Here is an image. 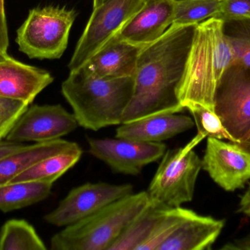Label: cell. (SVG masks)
<instances>
[{"instance_id":"36","label":"cell","mask_w":250,"mask_h":250,"mask_svg":"<svg viewBox=\"0 0 250 250\" xmlns=\"http://www.w3.org/2000/svg\"><path fill=\"white\" fill-rule=\"evenodd\" d=\"M0 12L2 14L5 15V9H4V0H0Z\"/></svg>"},{"instance_id":"5","label":"cell","mask_w":250,"mask_h":250,"mask_svg":"<svg viewBox=\"0 0 250 250\" xmlns=\"http://www.w3.org/2000/svg\"><path fill=\"white\" fill-rule=\"evenodd\" d=\"M205 138L198 134L183 148L166 151L147 191L151 202L174 208L192 201L202 169L193 149Z\"/></svg>"},{"instance_id":"7","label":"cell","mask_w":250,"mask_h":250,"mask_svg":"<svg viewBox=\"0 0 250 250\" xmlns=\"http://www.w3.org/2000/svg\"><path fill=\"white\" fill-rule=\"evenodd\" d=\"M146 0H106L93 8L68 65L78 70L111 39L143 7Z\"/></svg>"},{"instance_id":"20","label":"cell","mask_w":250,"mask_h":250,"mask_svg":"<svg viewBox=\"0 0 250 250\" xmlns=\"http://www.w3.org/2000/svg\"><path fill=\"white\" fill-rule=\"evenodd\" d=\"M82 156V148L59 153L42 159L10 183L23 182H38L53 184L70 169L74 167Z\"/></svg>"},{"instance_id":"13","label":"cell","mask_w":250,"mask_h":250,"mask_svg":"<svg viewBox=\"0 0 250 250\" xmlns=\"http://www.w3.org/2000/svg\"><path fill=\"white\" fill-rule=\"evenodd\" d=\"M175 2L176 0H146L114 36L142 47L152 44L173 24Z\"/></svg>"},{"instance_id":"31","label":"cell","mask_w":250,"mask_h":250,"mask_svg":"<svg viewBox=\"0 0 250 250\" xmlns=\"http://www.w3.org/2000/svg\"><path fill=\"white\" fill-rule=\"evenodd\" d=\"M23 143H17V142H10L8 140H2L0 142V159L5 156L20 149L24 146Z\"/></svg>"},{"instance_id":"16","label":"cell","mask_w":250,"mask_h":250,"mask_svg":"<svg viewBox=\"0 0 250 250\" xmlns=\"http://www.w3.org/2000/svg\"><path fill=\"white\" fill-rule=\"evenodd\" d=\"M193 119L179 113L148 116L120 124L116 137L146 142H162L192 129Z\"/></svg>"},{"instance_id":"12","label":"cell","mask_w":250,"mask_h":250,"mask_svg":"<svg viewBox=\"0 0 250 250\" xmlns=\"http://www.w3.org/2000/svg\"><path fill=\"white\" fill-rule=\"evenodd\" d=\"M202 169L227 192L242 189L250 179V157L233 142L207 137Z\"/></svg>"},{"instance_id":"19","label":"cell","mask_w":250,"mask_h":250,"mask_svg":"<svg viewBox=\"0 0 250 250\" xmlns=\"http://www.w3.org/2000/svg\"><path fill=\"white\" fill-rule=\"evenodd\" d=\"M168 207L149 201L130 222L108 250H137L151 234Z\"/></svg>"},{"instance_id":"29","label":"cell","mask_w":250,"mask_h":250,"mask_svg":"<svg viewBox=\"0 0 250 250\" xmlns=\"http://www.w3.org/2000/svg\"><path fill=\"white\" fill-rule=\"evenodd\" d=\"M8 46L9 38L6 15L0 12V51L7 53Z\"/></svg>"},{"instance_id":"2","label":"cell","mask_w":250,"mask_h":250,"mask_svg":"<svg viewBox=\"0 0 250 250\" xmlns=\"http://www.w3.org/2000/svg\"><path fill=\"white\" fill-rule=\"evenodd\" d=\"M223 24L220 19L210 18L197 25L179 91V101L185 109L193 103L214 111L216 88L222 75L234 60Z\"/></svg>"},{"instance_id":"32","label":"cell","mask_w":250,"mask_h":250,"mask_svg":"<svg viewBox=\"0 0 250 250\" xmlns=\"http://www.w3.org/2000/svg\"><path fill=\"white\" fill-rule=\"evenodd\" d=\"M237 212L250 217V184L245 193L241 197Z\"/></svg>"},{"instance_id":"18","label":"cell","mask_w":250,"mask_h":250,"mask_svg":"<svg viewBox=\"0 0 250 250\" xmlns=\"http://www.w3.org/2000/svg\"><path fill=\"white\" fill-rule=\"evenodd\" d=\"M79 148L76 142L62 139L25 145L0 159V185L10 183L42 159Z\"/></svg>"},{"instance_id":"30","label":"cell","mask_w":250,"mask_h":250,"mask_svg":"<svg viewBox=\"0 0 250 250\" xmlns=\"http://www.w3.org/2000/svg\"><path fill=\"white\" fill-rule=\"evenodd\" d=\"M223 250H250V233L242 239H236L230 243L226 244Z\"/></svg>"},{"instance_id":"33","label":"cell","mask_w":250,"mask_h":250,"mask_svg":"<svg viewBox=\"0 0 250 250\" xmlns=\"http://www.w3.org/2000/svg\"><path fill=\"white\" fill-rule=\"evenodd\" d=\"M234 143L236 146L239 147L242 151L248 154L250 157V127L240 139Z\"/></svg>"},{"instance_id":"17","label":"cell","mask_w":250,"mask_h":250,"mask_svg":"<svg viewBox=\"0 0 250 250\" xmlns=\"http://www.w3.org/2000/svg\"><path fill=\"white\" fill-rule=\"evenodd\" d=\"M224 226V220L201 216L192 211L179 228L157 250L211 249Z\"/></svg>"},{"instance_id":"24","label":"cell","mask_w":250,"mask_h":250,"mask_svg":"<svg viewBox=\"0 0 250 250\" xmlns=\"http://www.w3.org/2000/svg\"><path fill=\"white\" fill-rule=\"evenodd\" d=\"M225 36L231 46L236 63L250 68V17L223 21Z\"/></svg>"},{"instance_id":"34","label":"cell","mask_w":250,"mask_h":250,"mask_svg":"<svg viewBox=\"0 0 250 250\" xmlns=\"http://www.w3.org/2000/svg\"><path fill=\"white\" fill-rule=\"evenodd\" d=\"M10 57H11L7 53L2 52V51H0V63L8 60Z\"/></svg>"},{"instance_id":"26","label":"cell","mask_w":250,"mask_h":250,"mask_svg":"<svg viewBox=\"0 0 250 250\" xmlns=\"http://www.w3.org/2000/svg\"><path fill=\"white\" fill-rule=\"evenodd\" d=\"M193 117L198 134L206 137L216 138L218 139H228L233 142L230 135L223 126L221 120L214 110H210L199 104H189L185 106Z\"/></svg>"},{"instance_id":"1","label":"cell","mask_w":250,"mask_h":250,"mask_svg":"<svg viewBox=\"0 0 250 250\" xmlns=\"http://www.w3.org/2000/svg\"><path fill=\"white\" fill-rule=\"evenodd\" d=\"M197 25L172 24L158 40L143 48L133 76L132 98L122 124L185 110L179 101V91Z\"/></svg>"},{"instance_id":"3","label":"cell","mask_w":250,"mask_h":250,"mask_svg":"<svg viewBox=\"0 0 250 250\" xmlns=\"http://www.w3.org/2000/svg\"><path fill=\"white\" fill-rule=\"evenodd\" d=\"M133 88V76L101 79L88 76L78 69L70 71L62 85V92L79 126L98 131L122 124Z\"/></svg>"},{"instance_id":"22","label":"cell","mask_w":250,"mask_h":250,"mask_svg":"<svg viewBox=\"0 0 250 250\" xmlns=\"http://www.w3.org/2000/svg\"><path fill=\"white\" fill-rule=\"evenodd\" d=\"M35 227L24 220L12 219L0 230V250H45Z\"/></svg>"},{"instance_id":"4","label":"cell","mask_w":250,"mask_h":250,"mask_svg":"<svg viewBox=\"0 0 250 250\" xmlns=\"http://www.w3.org/2000/svg\"><path fill=\"white\" fill-rule=\"evenodd\" d=\"M149 201L147 192L132 193L114 201L54 235L51 249L108 250Z\"/></svg>"},{"instance_id":"14","label":"cell","mask_w":250,"mask_h":250,"mask_svg":"<svg viewBox=\"0 0 250 250\" xmlns=\"http://www.w3.org/2000/svg\"><path fill=\"white\" fill-rule=\"evenodd\" d=\"M144 48L114 36L79 69L88 76L101 79L134 76Z\"/></svg>"},{"instance_id":"35","label":"cell","mask_w":250,"mask_h":250,"mask_svg":"<svg viewBox=\"0 0 250 250\" xmlns=\"http://www.w3.org/2000/svg\"><path fill=\"white\" fill-rule=\"evenodd\" d=\"M106 0H93V8L101 5L103 3L105 2Z\"/></svg>"},{"instance_id":"27","label":"cell","mask_w":250,"mask_h":250,"mask_svg":"<svg viewBox=\"0 0 250 250\" xmlns=\"http://www.w3.org/2000/svg\"><path fill=\"white\" fill-rule=\"evenodd\" d=\"M29 106L19 100L0 96V142L6 139Z\"/></svg>"},{"instance_id":"23","label":"cell","mask_w":250,"mask_h":250,"mask_svg":"<svg viewBox=\"0 0 250 250\" xmlns=\"http://www.w3.org/2000/svg\"><path fill=\"white\" fill-rule=\"evenodd\" d=\"M223 0H176L173 24L197 25L220 13Z\"/></svg>"},{"instance_id":"9","label":"cell","mask_w":250,"mask_h":250,"mask_svg":"<svg viewBox=\"0 0 250 250\" xmlns=\"http://www.w3.org/2000/svg\"><path fill=\"white\" fill-rule=\"evenodd\" d=\"M132 193L133 186L129 183H84L72 189L44 220L51 226L66 227Z\"/></svg>"},{"instance_id":"28","label":"cell","mask_w":250,"mask_h":250,"mask_svg":"<svg viewBox=\"0 0 250 250\" xmlns=\"http://www.w3.org/2000/svg\"><path fill=\"white\" fill-rule=\"evenodd\" d=\"M236 17H250V0H223L221 10L213 18L224 21Z\"/></svg>"},{"instance_id":"10","label":"cell","mask_w":250,"mask_h":250,"mask_svg":"<svg viewBox=\"0 0 250 250\" xmlns=\"http://www.w3.org/2000/svg\"><path fill=\"white\" fill-rule=\"evenodd\" d=\"M89 152L106 164L113 171L137 176L144 167L158 161L167 147L163 142H146L132 139L89 138Z\"/></svg>"},{"instance_id":"11","label":"cell","mask_w":250,"mask_h":250,"mask_svg":"<svg viewBox=\"0 0 250 250\" xmlns=\"http://www.w3.org/2000/svg\"><path fill=\"white\" fill-rule=\"evenodd\" d=\"M78 126L73 114L60 104H36L22 114L5 139L17 143L49 142L61 139Z\"/></svg>"},{"instance_id":"15","label":"cell","mask_w":250,"mask_h":250,"mask_svg":"<svg viewBox=\"0 0 250 250\" xmlns=\"http://www.w3.org/2000/svg\"><path fill=\"white\" fill-rule=\"evenodd\" d=\"M53 82L54 77L49 72L12 57L0 63V96L19 100L29 105Z\"/></svg>"},{"instance_id":"6","label":"cell","mask_w":250,"mask_h":250,"mask_svg":"<svg viewBox=\"0 0 250 250\" xmlns=\"http://www.w3.org/2000/svg\"><path fill=\"white\" fill-rule=\"evenodd\" d=\"M76 17V12L66 7L32 9L16 32L19 51L30 59L60 58L67 48Z\"/></svg>"},{"instance_id":"25","label":"cell","mask_w":250,"mask_h":250,"mask_svg":"<svg viewBox=\"0 0 250 250\" xmlns=\"http://www.w3.org/2000/svg\"><path fill=\"white\" fill-rule=\"evenodd\" d=\"M192 210L168 207L154 226L148 239L137 250H157L190 215Z\"/></svg>"},{"instance_id":"8","label":"cell","mask_w":250,"mask_h":250,"mask_svg":"<svg viewBox=\"0 0 250 250\" xmlns=\"http://www.w3.org/2000/svg\"><path fill=\"white\" fill-rule=\"evenodd\" d=\"M214 112L238 142L250 127V68L233 61L216 88Z\"/></svg>"},{"instance_id":"21","label":"cell","mask_w":250,"mask_h":250,"mask_svg":"<svg viewBox=\"0 0 250 250\" xmlns=\"http://www.w3.org/2000/svg\"><path fill=\"white\" fill-rule=\"evenodd\" d=\"M53 184L23 182L0 185V211L4 213L38 204L51 195Z\"/></svg>"}]
</instances>
